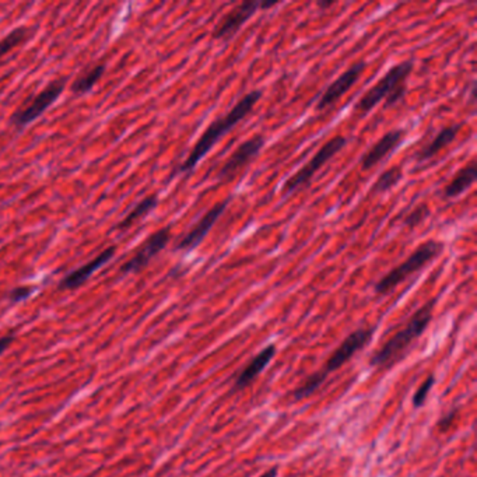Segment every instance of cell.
<instances>
[{
    "label": "cell",
    "instance_id": "1",
    "mask_svg": "<svg viewBox=\"0 0 477 477\" xmlns=\"http://www.w3.org/2000/svg\"><path fill=\"white\" fill-rule=\"evenodd\" d=\"M262 98L261 90H252L245 94L226 115L216 118L202 133L200 139L195 143L186 160L179 165L178 171L189 174L202 161V158L217 144V141L231 132L242 119H245Z\"/></svg>",
    "mask_w": 477,
    "mask_h": 477
},
{
    "label": "cell",
    "instance_id": "2",
    "mask_svg": "<svg viewBox=\"0 0 477 477\" xmlns=\"http://www.w3.org/2000/svg\"><path fill=\"white\" fill-rule=\"evenodd\" d=\"M413 67V60H403L392 66L384 77L359 99L354 112L366 115L382 101H385V108H392L401 102L408 92V78L412 74Z\"/></svg>",
    "mask_w": 477,
    "mask_h": 477
},
{
    "label": "cell",
    "instance_id": "3",
    "mask_svg": "<svg viewBox=\"0 0 477 477\" xmlns=\"http://www.w3.org/2000/svg\"><path fill=\"white\" fill-rule=\"evenodd\" d=\"M436 307V300L429 301L422 308H419L410 321L402 328L395 336H392L381 350H378L370 360L371 367H389L398 361L408 347L417 340L427 329L433 319V311Z\"/></svg>",
    "mask_w": 477,
    "mask_h": 477
},
{
    "label": "cell",
    "instance_id": "4",
    "mask_svg": "<svg viewBox=\"0 0 477 477\" xmlns=\"http://www.w3.org/2000/svg\"><path fill=\"white\" fill-rule=\"evenodd\" d=\"M445 249V244L437 240H429L420 244L409 258L382 276L374 286V293L377 296H387L392 293L399 284L406 282L410 276L423 270L430 262L438 258Z\"/></svg>",
    "mask_w": 477,
    "mask_h": 477
},
{
    "label": "cell",
    "instance_id": "5",
    "mask_svg": "<svg viewBox=\"0 0 477 477\" xmlns=\"http://www.w3.org/2000/svg\"><path fill=\"white\" fill-rule=\"evenodd\" d=\"M347 137L346 136H335L331 140H328L314 155L312 158L294 175H291L283 185L282 193L283 196H290L298 189L310 185L311 179L314 175L328 163L331 161L340 150L345 148L347 144Z\"/></svg>",
    "mask_w": 477,
    "mask_h": 477
},
{
    "label": "cell",
    "instance_id": "6",
    "mask_svg": "<svg viewBox=\"0 0 477 477\" xmlns=\"http://www.w3.org/2000/svg\"><path fill=\"white\" fill-rule=\"evenodd\" d=\"M64 87L66 78L53 80L38 95H35L28 105L17 109L11 115L10 123L15 127H24L29 125L32 120L39 118L62 95Z\"/></svg>",
    "mask_w": 477,
    "mask_h": 477
},
{
    "label": "cell",
    "instance_id": "7",
    "mask_svg": "<svg viewBox=\"0 0 477 477\" xmlns=\"http://www.w3.org/2000/svg\"><path fill=\"white\" fill-rule=\"evenodd\" d=\"M171 240V228L170 227H163L153 233L136 251V254L125 262L120 268L122 275H129V273H139L143 270L154 256H157L170 242Z\"/></svg>",
    "mask_w": 477,
    "mask_h": 477
},
{
    "label": "cell",
    "instance_id": "8",
    "mask_svg": "<svg viewBox=\"0 0 477 477\" xmlns=\"http://www.w3.org/2000/svg\"><path fill=\"white\" fill-rule=\"evenodd\" d=\"M266 139L263 134H255L251 139L241 143L237 150L231 154V157L223 164L217 174V179L230 181L234 178L242 168H245L263 148Z\"/></svg>",
    "mask_w": 477,
    "mask_h": 477
},
{
    "label": "cell",
    "instance_id": "9",
    "mask_svg": "<svg viewBox=\"0 0 477 477\" xmlns=\"http://www.w3.org/2000/svg\"><path fill=\"white\" fill-rule=\"evenodd\" d=\"M374 332H375V328H361L350 333L342 342V345L333 352V354L328 359V361L325 363V370L322 373L328 377L331 373H335L336 370H339L357 352H360L363 347H366L371 342Z\"/></svg>",
    "mask_w": 477,
    "mask_h": 477
},
{
    "label": "cell",
    "instance_id": "10",
    "mask_svg": "<svg viewBox=\"0 0 477 477\" xmlns=\"http://www.w3.org/2000/svg\"><path fill=\"white\" fill-rule=\"evenodd\" d=\"M366 66H367L366 62H357L352 67H349L345 73H342L333 83H331L324 91V94L321 95V98L318 99L315 105V111L322 112L333 106L360 80L363 71L366 70Z\"/></svg>",
    "mask_w": 477,
    "mask_h": 477
},
{
    "label": "cell",
    "instance_id": "11",
    "mask_svg": "<svg viewBox=\"0 0 477 477\" xmlns=\"http://www.w3.org/2000/svg\"><path fill=\"white\" fill-rule=\"evenodd\" d=\"M233 196H228L227 199L216 203L210 210H207L203 217L188 231L182 240L177 244V251H192L196 247L200 245V242L206 238L209 231L213 228L216 221L221 217V214L226 212L231 202Z\"/></svg>",
    "mask_w": 477,
    "mask_h": 477
},
{
    "label": "cell",
    "instance_id": "12",
    "mask_svg": "<svg viewBox=\"0 0 477 477\" xmlns=\"http://www.w3.org/2000/svg\"><path fill=\"white\" fill-rule=\"evenodd\" d=\"M259 6L261 1H244L231 8L214 28L213 38L226 42L230 41L241 29V27L255 15V13L259 10Z\"/></svg>",
    "mask_w": 477,
    "mask_h": 477
},
{
    "label": "cell",
    "instance_id": "13",
    "mask_svg": "<svg viewBox=\"0 0 477 477\" xmlns=\"http://www.w3.org/2000/svg\"><path fill=\"white\" fill-rule=\"evenodd\" d=\"M406 136L405 129H394L387 132L363 157L360 161L363 171L373 170L377 164L384 161L389 154H392Z\"/></svg>",
    "mask_w": 477,
    "mask_h": 477
},
{
    "label": "cell",
    "instance_id": "14",
    "mask_svg": "<svg viewBox=\"0 0 477 477\" xmlns=\"http://www.w3.org/2000/svg\"><path fill=\"white\" fill-rule=\"evenodd\" d=\"M115 254H116V247L115 245L108 247L101 254H98L94 259H91L85 265L80 266L78 269H76L71 273H69L67 276H64L62 279L60 284H59V289L60 290H74V289L83 286L91 277V275H94L98 269H101L104 265H106L113 258Z\"/></svg>",
    "mask_w": 477,
    "mask_h": 477
},
{
    "label": "cell",
    "instance_id": "15",
    "mask_svg": "<svg viewBox=\"0 0 477 477\" xmlns=\"http://www.w3.org/2000/svg\"><path fill=\"white\" fill-rule=\"evenodd\" d=\"M461 129H462V123L447 126V127L441 129L429 144H426L423 148H420L416 153V155H415L416 161L424 163V161H429L433 157H436L441 150H444L447 146H450L457 139Z\"/></svg>",
    "mask_w": 477,
    "mask_h": 477
},
{
    "label": "cell",
    "instance_id": "16",
    "mask_svg": "<svg viewBox=\"0 0 477 477\" xmlns=\"http://www.w3.org/2000/svg\"><path fill=\"white\" fill-rule=\"evenodd\" d=\"M275 354H276V346L269 345L268 347H265L237 377L235 384H234L235 391H240L248 387L268 367V364L272 361Z\"/></svg>",
    "mask_w": 477,
    "mask_h": 477
},
{
    "label": "cell",
    "instance_id": "17",
    "mask_svg": "<svg viewBox=\"0 0 477 477\" xmlns=\"http://www.w3.org/2000/svg\"><path fill=\"white\" fill-rule=\"evenodd\" d=\"M477 168L476 161H471L466 167H464L454 179L444 188V198L445 199H454L461 195H464L476 181Z\"/></svg>",
    "mask_w": 477,
    "mask_h": 477
},
{
    "label": "cell",
    "instance_id": "18",
    "mask_svg": "<svg viewBox=\"0 0 477 477\" xmlns=\"http://www.w3.org/2000/svg\"><path fill=\"white\" fill-rule=\"evenodd\" d=\"M158 206V198L155 195H150L146 196L143 200H140L115 227L116 230H127L129 227H132L136 221L141 220L143 217H146L148 213H151L155 207Z\"/></svg>",
    "mask_w": 477,
    "mask_h": 477
},
{
    "label": "cell",
    "instance_id": "19",
    "mask_svg": "<svg viewBox=\"0 0 477 477\" xmlns=\"http://www.w3.org/2000/svg\"><path fill=\"white\" fill-rule=\"evenodd\" d=\"M104 71H105V64L104 63L95 64L91 69L85 70L83 74H80L71 83V85H70L71 92H74L77 95H83V94L90 92L95 87V84L99 81V78L102 77Z\"/></svg>",
    "mask_w": 477,
    "mask_h": 477
},
{
    "label": "cell",
    "instance_id": "20",
    "mask_svg": "<svg viewBox=\"0 0 477 477\" xmlns=\"http://www.w3.org/2000/svg\"><path fill=\"white\" fill-rule=\"evenodd\" d=\"M403 178V167L402 165H394L389 170L384 171L375 184L373 185L371 191L373 193H385L395 188Z\"/></svg>",
    "mask_w": 477,
    "mask_h": 477
},
{
    "label": "cell",
    "instance_id": "21",
    "mask_svg": "<svg viewBox=\"0 0 477 477\" xmlns=\"http://www.w3.org/2000/svg\"><path fill=\"white\" fill-rule=\"evenodd\" d=\"M32 34H34L32 28L25 25L17 27L13 31H10L3 39H0V57L8 53L11 49L17 48L18 45L27 42L32 36Z\"/></svg>",
    "mask_w": 477,
    "mask_h": 477
},
{
    "label": "cell",
    "instance_id": "22",
    "mask_svg": "<svg viewBox=\"0 0 477 477\" xmlns=\"http://www.w3.org/2000/svg\"><path fill=\"white\" fill-rule=\"evenodd\" d=\"M431 214V210L430 207L426 205V203H422L419 206H416L410 213H408L403 219V226L410 228V230H415L419 226H422Z\"/></svg>",
    "mask_w": 477,
    "mask_h": 477
},
{
    "label": "cell",
    "instance_id": "23",
    "mask_svg": "<svg viewBox=\"0 0 477 477\" xmlns=\"http://www.w3.org/2000/svg\"><path fill=\"white\" fill-rule=\"evenodd\" d=\"M326 380V375L322 373V371H319V373H317V374H314V375H311L296 392H294V398L297 399V401H301V399H305V398H308L310 395H312L322 384H324V381Z\"/></svg>",
    "mask_w": 477,
    "mask_h": 477
},
{
    "label": "cell",
    "instance_id": "24",
    "mask_svg": "<svg viewBox=\"0 0 477 477\" xmlns=\"http://www.w3.org/2000/svg\"><path fill=\"white\" fill-rule=\"evenodd\" d=\"M434 382H436L434 375H430V377L422 384V387L417 389V392L415 394V398H413V406H415V408H420V406L424 405V402H426V399H427V396H429V394H430V391H431Z\"/></svg>",
    "mask_w": 477,
    "mask_h": 477
},
{
    "label": "cell",
    "instance_id": "25",
    "mask_svg": "<svg viewBox=\"0 0 477 477\" xmlns=\"http://www.w3.org/2000/svg\"><path fill=\"white\" fill-rule=\"evenodd\" d=\"M32 290H34L32 287H27V286H24V287H17V289H14V290L10 291L8 298H10V301H13V303L22 301V300L28 298V297L32 294Z\"/></svg>",
    "mask_w": 477,
    "mask_h": 477
},
{
    "label": "cell",
    "instance_id": "26",
    "mask_svg": "<svg viewBox=\"0 0 477 477\" xmlns=\"http://www.w3.org/2000/svg\"><path fill=\"white\" fill-rule=\"evenodd\" d=\"M13 340H14L13 335H7V336L0 339V356L8 349V346L13 343Z\"/></svg>",
    "mask_w": 477,
    "mask_h": 477
},
{
    "label": "cell",
    "instance_id": "27",
    "mask_svg": "<svg viewBox=\"0 0 477 477\" xmlns=\"http://www.w3.org/2000/svg\"><path fill=\"white\" fill-rule=\"evenodd\" d=\"M275 6H277V3L276 1H261V6H259V8L261 10H269V8H272V7H275Z\"/></svg>",
    "mask_w": 477,
    "mask_h": 477
},
{
    "label": "cell",
    "instance_id": "28",
    "mask_svg": "<svg viewBox=\"0 0 477 477\" xmlns=\"http://www.w3.org/2000/svg\"><path fill=\"white\" fill-rule=\"evenodd\" d=\"M277 476V468H272L270 471H268L265 475L261 477H276Z\"/></svg>",
    "mask_w": 477,
    "mask_h": 477
},
{
    "label": "cell",
    "instance_id": "29",
    "mask_svg": "<svg viewBox=\"0 0 477 477\" xmlns=\"http://www.w3.org/2000/svg\"><path fill=\"white\" fill-rule=\"evenodd\" d=\"M333 3H331V1H318L317 3V6L318 7H321V8H326V7H331Z\"/></svg>",
    "mask_w": 477,
    "mask_h": 477
}]
</instances>
